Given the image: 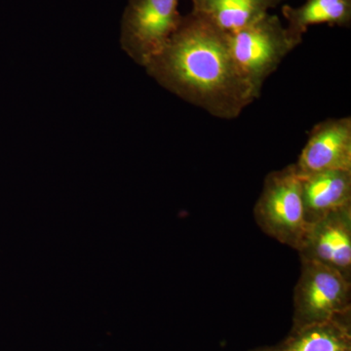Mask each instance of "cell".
<instances>
[{
  "mask_svg": "<svg viewBox=\"0 0 351 351\" xmlns=\"http://www.w3.org/2000/svg\"><path fill=\"white\" fill-rule=\"evenodd\" d=\"M145 68L161 86L219 119H237L257 100L233 60L230 34L198 11L182 17Z\"/></svg>",
  "mask_w": 351,
  "mask_h": 351,
  "instance_id": "1",
  "label": "cell"
},
{
  "mask_svg": "<svg viewBox=\"0 0 351 351\" xmlns=\"http://www.w3.org/2000/svg\"><path fill=\"white\" fill-rule=\"evenodd\" d=\"M254 218L265 234L299 249L308 225L304 219L301 178L294 164L265 177Z\"/></svg>",
  "mask_w": 351,
  "mask_h": 351,
  "instance_id": "2",
  "label": "cell"
},
{
  "mask_svg": "<svg viewBox=\"0 0 351 351\" xmlns=\"http://www.w3.org/2000/svg\"><path fill=\"white\" fill-rule=\"evenodd\" d=\"M230 45L237 68L258 99L267 78L300 43L289 36L278 16L267 14L230 34Z\"/></svg>",
  "mask_w": 351,
  "mask_h": 351,
  "instance_id": "3",
  "label": "cell"
},
{
  "mask_svg": "<svg viewBox=\"0 0 351 351\" xmlns=\"http://www.w3.org/2000/svg\"><path fill=\"white\" fill-rule=\"evenodd\" d=\"M182 17L179 0H129L121 22L122 49L135 63L147 66L162 52Z\"/></svg>",
  "mask_w": 351,
  "mask_h": 351,
  "instance_id": "4",
  "label": "cell"
},
{
  "mask_svg": "<svg viewBox=\"0 0 351 351\" xmlns=\"http://www.w3.org/2000/svg\"><path fill=\"white\" fill-rule=\"evenodd\" d=\"M301 276L294 290L295 315L302 327L332 320L350 308L351 282L322 263L301 261Z\"/></svg>",
  "mask_w": 351,
  "mask_h": 351,
  "instance_id": "5",
  "label": "cell"
},
{
  "mask_svg": "<svg viewBox=\"0 0 351 351\" xmlns=\"http://www.w3.org/2000/svg\"><path fill=\"white\" fill-rule=\"evenodd\" d=\"M297 251L301 261L332 267L351 282V205L308 225Z\"/></svg>",
  "mask_w": 351,
  "mask_h": 351,
  "instance_id": "6",
  "label": "cell"
},
{
  "mask_svg": "<svg viewBox=\"0 0 351 351\" xmlns=\"http://www.w3.org/2000/svg\"><path fill=\"white\" fill-rule=\"evenodd\" d=\"M294 165L299 175L351 171V117L328 119L314 125Z\"/></svg>",
  "mask_w": 351,
  "mask_h": 351,
  "instance_id": "7",
  "label": "cell"
},
{
  "mask_svg": "<svg viewBox=\"0 0 351 351\" xmlns=\"http://www.w3.org/2000/svg\"><path fill=\"white\" fill-rule=\"evenodd\" d=\"M307 225L351 205V171H322L300 175Z\"/></svg>",
  "mask_w": 351,
  "mask_h": 351,
  "instance_id": "8",
  "label": "cell"
},
{
  "mask_svg": "<svg viewBox=\"0 0 351 351\" xmlns=\"http://www.w3.org/2000/svg\"><path fill=\"white\" fill-rule=\"evenodd\" d=\"M287 21V32L301 44L304 34L311 25L326 24L334 27H350L351 0H306L302 5L282 7Z\"/></svg>",
  "mask_w": 351,
  "mask_h": 351,
  "instance_id": "9",
  "label": "cell"
},
{
  "mask_svg": "<svg viewBox=\"0 0 351 351\" xmlns=\"http://www.w3.org/2000/svg\"><path fill=\"white\" fill-rule=\"evenodd\" d=\"M285 0H195L193 10L208 16L221 29L232 34L253 24Z\"/></svg>",
  "mask_w": 351,
  "mask_h": 351,
  "instance_id": "10",
  "label": "cell"
},
{
  "mask_svg": "<svg viewBox=\"0 0 351 351\" xmlns=\"http://www.w3.org/2000/svg\"><path fill=\"white\" fill-rule=\"evenodd\" d=\"M282 351H348V341L345 332L329 320L302 327Z\"/></svg>",
  "mask_w": 351,
  "mask_h": 351,
  "instance_id": "11",
  "label": "cell"
},
{
  "mask_svg": "<svg viewBox=\"0 0 351 351\" xmlns=\"http://www.w3.org/2000/svg\"><path fill=\"white\" fill-rule=\"evenodd\" d=\"M191 1H193H193H195V0H191Z\"/></svg>",
  "mask_w": 351,
  "mask_h": 351,
  "instance_id": "12",
  "label": "cell"
}]
</instances>
